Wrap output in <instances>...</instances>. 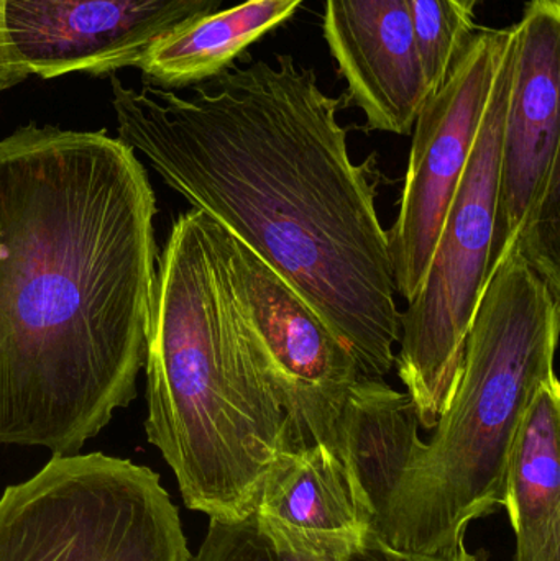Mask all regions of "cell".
<instances>
[{
    "label": "cell",
    "instance_id": "obj_15",
    "mask_svg": "<svg viewBox=\"0 0 560 561\" xmlns=\"http://www.w3.org/2000/svg\"><path fill=\"white\" fill-rule=\"evenodd\" d=\"M255 513L299 533L367 536L372 520L347 470L325 447L285 451L272 465Z\"/></svg>",
    "mask_w": 560,
    "mask_h": 561
},
{
    "label": "cell",
    "instance_id": "obj_19",
    "mask_svg": "<svg viewBox=\"0 0 560 561\" xmlns=\"http://www.w3.org/2000/svg\"><path fill=\"white\" fill-rule=\"evenodd\" d=\"M391 561H485L482 556H472L466 547V540L459 543L454 552L436 553V556H411V553H398L388 549Z\"/></svg>",
    "mask_w": 560,
    "mask_h": 561
},
{
    "label": "cell",
    "instance_id": "obj_7",
    "mask_svg": "<svg viewBox=\"0 0 560 561\" xmlns=\"http://www.w3.org/2000/svg\"><path fill=\"white\" fill-rule=\"evenodd\" d=\"M219 240L240 312L288 417L289 451L319 445L339 457L345 409L362 376L354 355L272 266L220 224Z\"/></svg>",
    "mask_w": 560,
    "mask_h": 561
},
{
    "label": "cell",
    "instance_id": "obj_4",
    "mask_svg": "<svg viewBox=\"0 0 560 561\" xmlns=\"http://www.w3.org/2000/svg\"><path fill=\"white\" fill-rule=\"evenodd\" d=\"M560 297L515 245L490 273L446 411L404 473L374 536L411 556L449 553L469 524L496 513L536 392L558 378Z\"/></svg>",
    "mask_w": 560,
    "mask_h": 561
},
{
    "label": "cell",
    "instance_id": "obj_16",
    "mask_svg": "<svg viewBox=\"0 0 560 561\" xmlns=\"http://www.w3.org/2000/svg\"><path fill=\"white\" fill-rule=\"evenodd\" d=\"M191 561H391L374 534L299 533L253 513L239 523L210 519L206 539Z\"/></svg>",
    "mask_w": 560,
    "mask_h": 561
},
{
    "label": "cell",
    "instance_id": "obj_9",
    "mask_svg": "<svg viewBox=\"0 0 560 561\" xmlns=\"http://www.w3.org/2000/svg\"><path fill=\"white\" fill-rule=\"evenodd\" d=\"M515 30L490 273L560 197V0H529Z\"/></svg>",
    "mask_w": 560,
    "mask_h": 561
},
{
    "label": "cell",
    "instance_id": "obj_18",
    "mask_svg": "<svg viewBox=\"0 0 560 561\" xmlns=\"http://www.w3.org/2000/svg\"><path fill=\"white\" fill-rule=\"evenodd\" d=\"M5 3L7 0H0V92L20 84L30 76L28 71L16 61L10 48L5 26Z\"/></svg>",
    "mask_w": 560,
    "mask_h": 561
},
{
    "label": "cell",
    "instance_id": "obj_11",
    "mask_svg": "<svg viewBox=\"0 0 560 561\" xmlns=\"http://www.w3.org/2000/svg\"><path fill=\"white\" fill-rule=\"evenodd\" d=\"M322 32L367 130L410 135L430 89L407 0H324Z\"/></svg>",
    "mask_w": 560,
    "mask_h": 561
},
{
    "label": "cell",
    "instance_id": "obj_5",
    "mask_svg": "<svg viewBox=\"0 0 560 561\" xmlns=\"http://www.w3.org/2000/svg\"><path fill=\"white\" fill-rule=\"evenodd\" d=\"M160 477L104 454L53 455L0 497V561H191Z\"/></svg>",
    "mask_w": 560,
    "mask_h": 561
},
{
    "label": "cell",
    "instance_id": "obj_12",
    "mask_svg": "<svg viewBox=\"0 0 560 561\" xmlns=\"http://www.w3.org/2000/svg\"><path fill=\"white\" fill-rule=\"evenodd\" d=\"M420 428L408 392L391 388L385 379L358 378L342 421L339 457L370 517L372 534L423 444Z\"/></svg>",
    "mask_w": 560,
    "mask_h": 561
},
{
    "label": "cell",
    "instance_id": "obj_13",
    "mask_svg": "<svg viewBox=\"0 0 560 561\" xmlns=\"http://www.w3.org/2000/svg\"><path fill=\"white\" fill-rule=\"evenodd\" d=\"M503 507L515 561H560V382L542 386L516 434Z\"/></svg>",
    "mask_w": 560,
    "mask_h": 561
},
{
    "label": "cell",
    "instance_id": "obj_8",
    "mask_svg": "<svg viewBox=\"0 0 560 561\" xmlns=\"http://www.w3.org/2000/svg\"><path fill=\"white\" fill-rule=\"evenodd\" d=\"M512 32L513 26H479L446 81L418 112L400 210L388 232L397 293L407 302L436 252Z\"/></svg>",
    "mask_w": 560,
    "mask_h": 561
},
{
    "label": "cell",
    "instance_id": "obj_14",
    "mask_svg": "<svg viewBox=\"0 0 560 561\" xmlns=\"http://www.w3.org/2000/svg\"><path fill=\"white\" fill-rule=\"evenodd\" d=\"M302 0H245L203 16L148 48L137 68L150 84L186 88L216 78L266 33L288 22Z\"/></svg>",
    "mask_w": 560,
    "mask_h": 561
},
{
    "label": "cell",
    "instance_id": "obj_10",
    "mask_svg": "<svg viewBox=\"0 0 560 561\" xmlns=\"http://www.w3.org/2000/svg\"><path fill=\"white\" fill-rule=\"evenodd\" d=\"M222 0H7L10 48L28 75H112Z\"/></svg>",
    "mask_w": 560,
    "mask_h": 561
},
{
    "label": "cell",
    "instance_id": "obj_17",
    "mask_svg": "<svg viewBox=\"0 0 560 561\" xmlns=\"http://www.w3.org/2000/svg\"><path fill=\"white\" fill-rule=\"evenodd\" d=\"M430 95L446 81L454 62L476 35L470 0H407ZM427 95V98H430Z\"/></svg>",
    "mask_w": 560,
    "mask_h": 561
},
{
    "label": "cell",
    "instance_id": "obj_1",
    "mask_svg": "<svg viewBox=\"0 0 560 561\" xmlns=\"http://www.w3.org/2000/svg\"><path fill=\"white\" fill-rule=\"evenodd\" d=\"M344 99L292 55L232 65L191 94L112 78L118 138L272 266L354 355L395 368L401 312L377 153L354 163Z\"/></svg>",
    "mask_w": 560,
    "mask_h": 561
},
{
    "label": "cell",
    "instance_id": "obj_3",
    "mask_svg": "<svg viewBox=\"0 0 560 561\" xmlns=\"http://www.w3.org/2000/svg\"><path fill=\"white\" fill-rule=\"evenodd\" d=\"M148 336V440L170 465L184 504L239 523L289 451V424L253 345L227 273L219 224L178 217L158 256Z\"/></svg>",
    "mask_w": 560,
    "mask_h": 561
},
{
    "label": "cell",
    "instance_id": "obj_2",
    "mask_svg": "<svg viewBox=\"0 0 560 561\" xmlns=\"http://www.w3.org/2000/svg\"><path fill=\"white\" fill-rule=\"evenodd\" d=\"M155 216L121 138L30 124L0 140V444L76 455L134 401Z\"/></svg>",
    "mask_w": 560,
    "mask_h": 561
},
{
    "label": "cell",
    "instance_id": "obj_6",
    "mask_svg": "<svg viewBox=\"0 0 560 561\" xmlns=\"http://www.w3.org/2000/svg\"><path fill=\"white\" fill-rule=\"evenodd\" d=\"M515 49L513 25L436 252L420 289L400 317V352L395 353V366L426 431H434L453 398L462 369L467 332L489 280Z\"/></svg>",
    "mask_w": 560,
    "mask_h": 561
},
{
    "label": "cell",
    "instance_id": "obj_20",
    "mask_svg": "<svg viewBox=\"0 0 560 561\" xmlns=\"http://www.w3.org/2000/svg\"><path fill=\"white\" fill-rule=\"evenodd\" d=\"M470 2H473V0H470Z\"/></svg>",
    "mask_w": 560,
    "mask_h": 561
}]
</instances>
